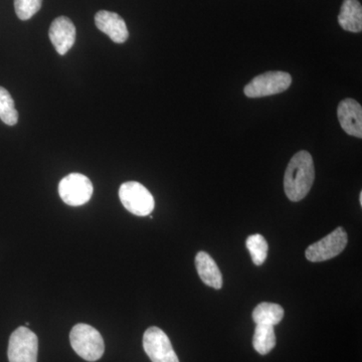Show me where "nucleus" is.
Wrapping results in <instances>:
<instances>
[{"label":"nucleus","instance_id":"nucleus-15","mask_svg":"<svg viewBox=\"0 0 362 362\" xmlns=\"http://www.w3.org/2000/svg\"><path fill=\"white\" fill-rule=\"evenodd\" d=\"M275 330L274 326L257 324L252 337V346L258 354L266 356L276 346Z\"/></svg>","mask_w":362,"mask_h":362},{"label":"nucleus","instance_id":"nucleus-17","mask_svg":"<svg viewBox=\"0 0 362 362\" xmlns=\"http://www.w3.org/2000/svg\"><path fill=\"white\" fill-rule=\"evenodd\" d=\"M0 120L8 126L16 125L18 121V112L13 97L4 87H0Z\"/></svg>","mask_w":362,"mask_h":362},{"label":"nucleus","instance_id":"nucleus-2","mask_svg":"<svg viewBox=\"0 0 362 362\" xmlns=\"http://www.w3.org/2000/svg\"><path fill=\"white\" fill-rule=\"evenodd\" d=\"M71 347L85 361L94 362L103 356L105 343L99 331L88 324L74 326L70 333Z\"/></svg>","mask_w":362,"mask_h":362},{"label":"nucleus","instance_id":"nucleus-16","mask_svg":"<svg viewBox=\"0 0 362 362\" xmlns=\"http://www.w3.org/2000/svg\"><path fill=\"white\" fill-rule=\"evenodd\" d=\"M247 250L251 254L252 263L256 266L263 265L268 256L269 245L262 235H252L246 240Z\"/></svg>","mask_w":362,"mask_h":362},{"label":"nucleus","instance_id":"nucleus-4","mask_svg":"<svg viewBox=\"0 0 362 362\" xmlns=\"http://www.w3.org/2000/svg\"><path fill=\"white\" fill-rule=\"evenodd\" d=\"M119 197L124 207L135 216H149L156 206L154 197L149 190L136 181L123 183L119 189Z\"/></svg>","mask_w":362,"mask_h":362},{"label":"nucleus","instance_id":"nucleus-1","mask_svg":"<svg viewBox=\"0 0 362 362\" xmlns=\"http://www.w3.org/2000/svg\"><path fill=\"white\" fill-rule=\"evenodd\" d=\"M315 180L313 158L308 151L298 152L292 157L284 176V190L291 202L302 201L310 192Z\"/></svg>","mask_w":362,"mask_h":362},{"label":"nucleus","instance_id":"nucleus-3","mask_svg":"<svg viewBox=\"0 0 362 362\" xmlns=\"http://www.w3.org/2000/svg\"><path fill=\"white\" fill-rule=\"evenodd\" d=\"M292 77L286 71H266L252 78L245 87L244 93L247 98H263L280 94L289 89Z\"/></svg>","mask_w":362,"mask_h":362},{"label":"nucleus","instance_id":"nucleus-6","mask_svg":"<svg viewBox=\"0 0 362 362\" xmlns=\"http://www.w3.org/2000/svg\"><path fill=\"white\" fill-rule=\"evenodd\" d=\"M92 182L87 176L81 173H71L61 180L59 194L66 204L71 206H81L87 204L92 197Z\"/></svg>","mask_w":362,"mask_h":362},{"label":"nucleus","instance_id":"nucleus-19","mask_svg":"<svg viewBox=\"0 0 362 362\" xmlns=\"http://www.w3.org/2000/svg\"><path fill=\"white\" fill-rule=\"evenodd\" d=\"M359 202H361V206L362 204V192H361V195H359Z\"/></svg>","mask_w":362,"mask_h":362},{"label":"nucleus","instance_id":"nucleus-18","mask_svg":"<svg viewBox=\"0 0 362 362\" xmlns=\"http://www.w3.org/2000/svg\"><path fill=\"white\" fill-rule=\"evenodd\" d=\"M42 0H14L16 16L21 21L32 18L42 7Z\"/></svg>","mask_w":362,"mask_h":362},{"label":"nucleus","instance_id":"nucleus-12","mask_svg":"<svg viewBox=\"0 0 362 362\" xmlns=\"http://www.w3.org/2000/svg\"><path fill=\"white\" fill-rule=\"evenodd\" d=\"M195 267L202 282L209 287L220 290L223 287V276L214 259L206 252H199L195 257Z\"/></svg>","mask_w":362,"mask_h":362},{"label":"nucleus","instance_id":"nucleus-8","mask_svg":"<svg viewBox=\"0 0 362 362\" xmlns=\"http://www.w3.org/2000/svg\"><path fill=\"white\" fill-rule=\"evenodd\" d=\"M143 347L152 362H180L168 335L158 327H150L143 335Z\"/></svg>","mask_w":362,"mask_h":362},{"label":"nucleus","instance_id":"nucleus-11","mask_svg":"<svg viewBox=\"0 0 362 362\" xmlns=\"http://www.w3.org/2000/svg\"><path fill=\"white\" fill-rule=\"evenodd\" d=\"M95 23L102 33H106L117 44H123L129 37L125 21L115 13L99 11L95 16Z\"/></svg>","mask_w":362,"mask_h":362},{"label":"nucleus","instance_id":"nucleus-5","mask_svg":"<svg viewBox=\"0 0 362 362\" xmlns=\"http://www.w3.org/2000/svg\"><path fill=\"white\" fill-rule=\"evenodd\" d=\"M39 339L32 330L21 326L14 330L8 342L9 362H37Z\"/></svg>","mask_w":362,"mask_h":362},{"label":"nucleus","instance_id":"nucleus-14","mask_svg":"<svg viewBox=\"0 0 362 362\" xmlns=\"http://www.w3.org/2000/svg\"><path fill=\"white\" fill-rule=\"evenodd\" d=\"M285 311L280 305L263 302L252 311V320L256 324L275 326L281 322Z\"/></svg>","mask_w":362,"mask_h":362},{"label":"nucleus","instance_id":"nucleus-10","mask_svg":"<svg viewBox=\"0 0 362 362\" xmlns=\"http://www.w3.org/2000/svg\"><path fill=\"white\" fill-rule=\"evenodd\" d=\"M49 40L59 54L64 56L76 42V28L66 16H59L52 21L49 28Z\"/></svg>","mask_w":362,"mask_h":362},{"label":"nucleus","instance_id":"nucleus-9","mask_svg":"<svg viewBox=\"0 0 362 362\" xmlns=\"http://www.w3.org/2000/svg\"><path fill=\"white\" fill-rule=\"evenodd\" d=\"M338 121L347 134L354 137L362 138V107L354 99L343 100L338 105Z\"/></svg>","mask_w":362,"mask_h":362},{"label":"nucleus","instance_id":"nucleus-13","mask_svg":"<svg viewBox=\"0 0 362 362\" xmlns=\"http://www.w3.org/2000/svg\"><path fill=\"white\" fill-rule=\"evenodd\" d=\"M338 23L343 30L350 33H361L362 30V6L358 0H344Z\"/></svg>","mask_w":362,"mask_h":362},{"label":"nucleus","instance_id":"nucleus-7","mask_svg":"<svg viewBox=\"0 0 362 362\" xmlns=\"http://www.w3.org/2000/svg\"><path fill=\"white\" fill-rule=\"evenodd\" d=\"M349 237L344 228L339 226L322 240L314 243L307 247L306 258L310 262H324L334 258L341 254L347 246Z\"/></svg>","mask_w":362,"mask_h":362}]
</instances>
